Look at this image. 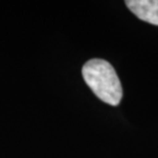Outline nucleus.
<instances>
[{
    "instance_id": "f257e3e1",
    "label": "nucleus",
    "mask_w": 158,
    "mask_h": 158,
    "mask_svg": "<svg viewBox=\"0 0 158 158\" xmlns=\"http://www.w3.org/2000/svg\"><path fill=\"white\" fill-rule=\"evenodd\" d=\"M84 81L94 94L103 102L117 106L122 99V86L115 69L109 62L94 59L82 68Z\"/></svg>"
},
{
    "instance_id": "f03ea898",
    "label": "nucleus",
    "mask_w": 158,
    "mask_h": 158,
    "mask_svg": "<svg viewBox=\"0 0 158 158\" xmlns=\"http://www.w3.org/2000/svg\"><path fill=\"white\" fill-rule=\"evenodd\" d=\"M125 4L142 21L158 26V0H127Z\"/></svg>"
}]
</instances>
